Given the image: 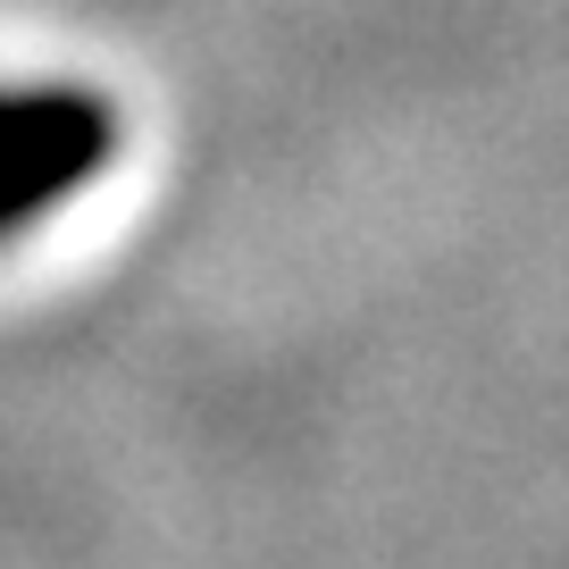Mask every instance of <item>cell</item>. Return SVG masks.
<instances>
[{"label":"cell","instance_id":"obj_1","mask_svg":"<svg viewBox=\"0 0 569 569\" xmlns=\"http://www.w3.org/2000/svg\"><path fill=\"white\" fill-rule=\"evenodd\" d=\"M118 160V109L84 84H0V234L68 210Z\"/></svg>","mask_w":569,"mask_h":569}]
</instances>
